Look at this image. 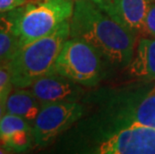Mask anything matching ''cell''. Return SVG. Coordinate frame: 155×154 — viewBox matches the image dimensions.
I'll use <instances>...</instances> for the list:
<instances>
[{
	"label": "cell",
	"mask_w": 155,
	"mask_h": 154,
	"mask_svg": "<svg viewBox=\"0 0 155 154\" xmlns=\"http://www.w3.org/2000/svg\"><path fill=\"white\" fill-rule=\"evenodd\" d=\"M81 86L63 75L52 71L38 78L29 88L41 105H43L47 103L78 101L84 93Z\"/></svg>",
	"instance_id": "7"
},
{
	"label": "cell",
	"mask_w": 155,
	"mask_h": 154,
	"mask_svg": "<svg viewBox=\"0 0 155 154\" xmlns=\"http://www.w3.org/2000/svg\"><path fill=\"white\" fill-rule=\"evenodd\" d=\"M70 37V20L50 34L19 47L8 61L14 88H29L38 78L53 71L65 41Z\"/></svg>",
	"instance_id": "2"
},
{
	"label": "cell",
	"mask_w": 155,
	"mask_h": 154,
	"mask_svg": "<svg viewBox=\"0 0 155 154\" xmlns=\"http://www.w3.org/2000/svg\"><path fill=\"white\" fill-rule=\"evenodd\" d=\"M28 0H0V14L12 11L24 5Z\"/></svg>",
	"instance_id": "16"
},
{
	"label": "cell",
	"mask_w": 155,
	"mask_h": 154,
	"mask_svg": "<svg viewBox=\"0 0 155 154\" xmlns=\"http://www.w3.org/2000/svg\"><path fill=\"white\" fill-rule=\"evenodd\" d=\"M101 154H155V129L137 123L126 127L103 141L97 148Z\"/></svg>",
	"instance_id": "6"
},
{
	"label": "cell",
	"mask_w": 155,
	"mask_h": 154,
	"mask_svg": "<svg viewBox=\"0 0 155 154\" xmlns=\"http://www.w3.org/2000/svg\"><path fill=\"white\" fill-rule=\"evenodd\" d=\"M0 153H7V151H6L2 146H0Z\"/></svg>",
	"instance_id": "18"
},
{
	"label": "cell",
	"mask_w": 155,
	"mask_h": 154,
	"mask_svg": "<svg viewBox=\"0 0 155 154\" xmlns=\"http://www.w3.org/2000/svg\"><path fill=\"white\" fill-rule=\"evenodd\" d=\"M128 123H137L155 129V92H151L127 115Z\"/></svg>",
	"instance_id": "12"
},
{
	"label": "cell",
	"mask_w": 155,
	"mask_h": 154,
	"mask_svg": "<svg viewBox=\"0 0 155 154\" xmlns=\"http://www.w3.org/2000/svg\"><path fill=\"white\" fill-rule=\"evenodd\" d=\"M152 92H155V88H154V89L152 90Z\"/></svg>",
	"instance_id": "20"
},
{
	"label": "cell",
	"mask_w": 155,
	"mask_h": 154,
	"mask_svg": "<svg viewBox=\"0 0 155 154\" xmlns=\"http://www.w3.org/2000/svg\"><path fill=\"white\" fill-rule=\"evenodd\" d=\"M131 76L145 80H155V38L140 36L132 60L128 64Z\"/></svg>",
	"instance_id": "9"
},
{
	"label": "cell",
	"mask_w": 155,
	"mask_h": 154,
	"mask_svg": "<svg viewBox=\"0 0 155 154\" xmlns=\"http://www.w3.org/2000/svg\"><path fill=\"white\" fill-rule=\"evenodd\" d=\"M70 37L85 41L113 66L126 67L133 58L137 35L114 20L93 0H75Z\"/></svg>",
	"instance_id": "1"
},
{
	"label": "cell",
	"mask_w": 155,
	"mask_h": 154,
	"mask_svg": "<svg viewBox=\"0 0 155 154\" xmlns=\"http://www.w3.org/2000/svg\"><path fill=\"white\" fill-rule=\"evenodd\" d=\"M8 62L0 64V95H9L13 89Z\"/></svg>",
	"instance_id": "14"
},
{
	"label": "cell",
	"mask_w": 155,
	"mask_h": 154,
	"mask_svg": "<svg viewBox=\"0 0 155 154\" xmlns=\"http://www.w3.org/2000/svg\"><path fill=\"white\" fill-rule=\"evenodd\" d=\"M149 2H155V0H149Z\"/></svg>",
	"instance_id": "19"
},
{
	"label": "cell",
	"mask_w": 155,
	"mask_h": 154,
	"mask_svg": "<svg viewBox=\"0 0 155 154\" xmlns=\"http://www.w3.org/2000/svg\"><path fill=\"white\" fill-rule=\"evenodd\" d=\"M41 106L31 89L16 88V90L11 91L6 100V113L20 116L33 125Z\"/></svg>",
	"instance_id": "10"
},
{
	"label": "cell",
	"mask_w": 155,
	"mask_h": 154,
	"mask_svg": "<svg viewBox=\"0 0 155 154\" xmlns=\"http://www.w3.org/2000/svg\"><path fill=\"white\" fill-rule=\"evenodd\" d=\"M0 144L8 152L21 153L29 150L34 144L33 126L19 129L0 140Z\"/></svg>",
	"instance_id": "13"
},
{
	"label": "cell",
	"mask_w": 155,
	"mask_h": 154,
	"mask_svg": "<svg viewBox=\"0 0 155 154\" xmlns=\"http://www.w3.org/2000/svg\"><path fill=\"white\" fill-rule=\"evenodd\" d=\"M19 48V40L14 30V12L0 14V64L10 60Z\"/></svg>",
	"instance_id": "11"
},
{
	"label": "cell",
	"mask_w": 155,
	"mask_h": 154,
	"mask_svg": "<svg viewBox=\"0 0 155 154\" xmlns=\"http://www.w3.org/2000/svg\"><path fill=\"white\" fill-rule=\"evenodd\" d=\"M84 107L75 102L47 103L41 106L33 123L34 145L44 148L83 115Z\"/></svg>",
	"instance_id": "5"
},
{
	"label": "cell",
	"mask_w": 155,
	"mask_h": 154,
	"mask_svg": "<svg viewBox=\"0 0 155 154\" xmlns=\"http://www.w3.org/2000/svg\"><path fill=\"white\" fill-rule=\"evenodd\" d=\"M145 32L146 35L155 38V2H150L145 17Z\"/></svg>",
	"instance_id": "15"
},
{
	"label": "cell",
	"mask_w": 155,
	"mask_h": 154,
	"mask_svg": "<svg viewBox=\"0 0 155 154\" xmlns=\"http://www.w3.org/2000/svg\"><path fill=\"white\" fill-rule=\"evenodd\" d=\"M114 20L137 36H146L145 17L149 0H93Z\"/></svg>",
	"instance_id": "8"
},
{
	"label": "cell",
	"mask_w": 155,
	"mask_h": 154,
	"mask_svg": "<svg viewBox=\"0 0 155 154\" xmlns=\"http://www.w3.org/2000/svg\"><path fill=\"white\" fill-rule=\"evenodd\" d=\"M75 0H28L14 12V30L19 47L53 32L70 20Z\"/></svg>",
	"instance_id": "3"
},
{
	"label": "cell",
	"mask_w": 155,
	"mask_h": 154,
	"mask_svg": "<svg viewBox=\"0 0 155 154\" xmlns=\"http://www.w3.org/2000/svg\"><path fill=\"white\" fill-rule=\"evenodd\" d=\"M8 95H0V120L6 113V100Z\"/></svg>",
	"instance_id": "17"
},
{
	"label": "cell",
	"mask_w": 155,
	"mask_h": 154,
	"mask_svg": "<svg viewBox=\"0 0 155 154\" xmlns=\"http://www.w3.org/2000/svg\"><path fill=\"white\" fill-rule=\"evenodd\" d=\"M103 58L85 41L69 37L55 61L53 71L82 86H94L103 75Z\"/></svg>",
	"instance_id": "4"
}]
</instances>
